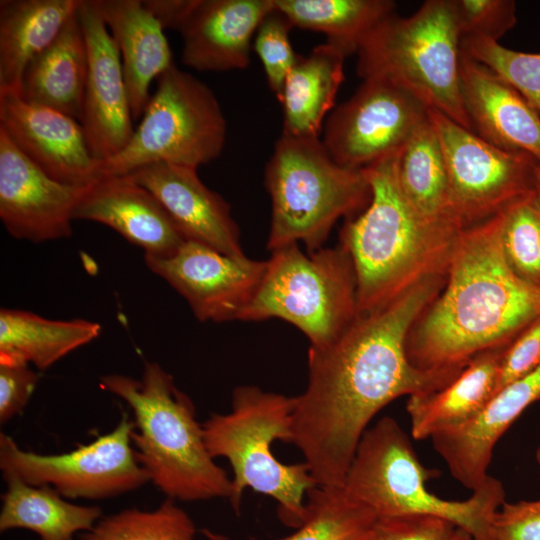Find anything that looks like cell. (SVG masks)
Instances as JSON below:
<instances>
[{"label": "cell", "instance_id": "8", "mask_svg": "<svg viewBox=\"0 0 540 540\" xmlns=\"http://www.w3.org/2000/svg\"><path fill=\"white\" fill-rule=\"evenodd\" d=\"M461 35L449 0H427L408 17L383 19L357 49L362 79L381 78L403 88L428 109L467 130L460 79Z\"/></svg>", "mask_w": 540, "mask_h": 540}, {"label": "cell", "instance_id": "17", "mask_svg": "<svg viewBox=\"0 0 540 540\" xmlns=\"http://www.w3.org/2000/svg\"><path fill=\"white\" fill-rule=\"evenodd\" d=\"M82 189L50 178L0 130V218L13 237L35 243L69 237Z\"/></svg>", "mask_w": 540, "mask_h": 540}, {"label": "cell", "instance_id": "10", "mask_svg": "<svg viewBox=\"0 0 540 540\" xmlns=\"http://www.w3.org/2000/svg\"><path fill=\"white\" fill-rule=\"evenodd\" d=\"M156 81L131 139L99 163L98 177L127 175L159 162L198 169L222 153L227 124L213 91L175 64Z\"/></svg>", "mask_w": 540, "mask_h": 540}, {"label": "cell", "instance_id": "25", "mask_svg": "<svg viewBox=\"0 0 540 540\" xmlns=\"http://www.w3.org/2000/svg\"><path fill=\"white\" fill-rule=\"evenodd\" d=\"M80 0L0 1V95L20 94L29 62L76 14Z\"/></svg>", "mask_w": 540, "mask_h": 540}, {"label": "cell", "instance_id": "19", "mask_svg": "<svg viewBox=\"0 0 540 540\" xmlns=\"http://www.w3.org/2000/svg\"><path fill=\"white\" fill-rule=\"evenodd\" d=\"M73 219L112 228L145 258L170 257L186 241L158 199L127 175L100 176L84 187Z\"/></svg>", "mask_w": 540, "mask_h": 540}, {"label": "cell", "instance_id": "34", "mask_svg": "<svg viewBox=\"0 0 540 540\" xmlns=\"http://www.w3.org/2000/svg\"><path fill=\"white\" fill-rule=\"evenodd\" d=\"M500 242L514 274L540 287V200L536 189L501 211Z\"/></svg>", "mask_w": 540, "mask_h": 540}, {"label": "cell", "instance_id": "6", "mask_svg": "<svg viewBox=\"0 0 540 540\" xmlns=\"http://www.w3.org/2000/svg\"><path fill=\"white\" fill-rule=\"evenodd\" d=\"M432 477L433 471L422 466L399 423L383 417L363 434L343 487L378 518L434 515L451 521L474 540H494L492 520L505 502L501 481L489 475L468 499L450 501L427 489Z\"/></svg>", "mask_w": 540, "mask_h": 540}, {"label": "cell", "instance_id": "31", "mask_svg": "<svg viewBox=\"0 0 540 540\" xmlns=\"http://www.w3.org/2000/svg\"><path fill=\"white\" fill-rule=\"evenodd\" d=\"M293 27L321 32L346 56L356 54L364 38L393 14L391 0H273Z\"/></svg>", "mask_w": 540, "mask_h": 540}, {"label": "cell", "instance_id": "13", "mask_svg": "<svg viewBox=\"0 0 540 540\" xmlns=\"http://www.w3.org/2000/svg\"><path fill=\"white\" fill-rule=\"evenodd\" d=\"M428 110L396 84L366 78L328 115L321 141L339 165L365 169L398 154L428 117Z\"/></svg>", "mask_w": 540, "mask_h": 540}, {"label": "cell", "instance_id": "7", "mask_svg": "<svg viewBox=\"0 0 540 540\" xmlns=\"http://www.w3.org/2000/svg\"><path fill=\"white\" fill-rule=\"evenodd\" d=\"M272 214L267 248L302 242L322 248L335 223L366 208L371 187L365 169L336 163L319 137L282 134L265 169Z\"/></svg>", "mask_w": 540, "mask_h": 540}, {"label": "cell", "instance_id": "23", "mask_svg": "<svg viewBox=\"0 0 540 540\" xmlns=\"http://www.w3.org/2000/svg\"><path fill=\"white\" fill-rule=\"evenodd\" d=\"M121 57L133 120L149 102L150 86L174 63L159 20L142 0H95Z\"/></svg>", "mask_w": 540, "mask_h": 540}, {"label": "cell", "instance_id": "41", "mask_svg": "<svg viewBox=\"0 0 540 540\" xmlns=\"http://www.w3.org/2000/svg\"><path fill=\"white\" fill-rule=\"evenodd\" d=\"M39 375L25 364L0 363V422L6 423L27 405Z\"/></svg>", "mask_w": 540, "mask_h": 540}, {"label": "cell", "instance_id": "18", "mask_svg": "<svg viewBox=\"0 0 540 540\" xmlns=\"http://www.w3.org/2000/svg\"><path fill=\"white\" fill-rule=\"evenodd\" d=\"M127 176L158 199L186 241L246 257L229 204L201 181L197 168L159 162Z\"/></svg>", "mask_w": 540, "mask_h": 540}, {"label": "cell", "instance_id": "44", "mask_svg": "<svg viewBox=\"0 0 540 540\" xmlns=\"http://www.w3.org/2000/svg\"><path fill=\"white\" fill-rule=\"evenodd\" d=\"M535 189L540 200V163L537 165L535 173Z\"/></svg>", "mask_w": 540, "mask_h": 540}, {"label": "cell", "instance_id": "5", "mask_svg": "<svg viewBox=\"0 0 540 540\" xmlns=\"http://www.w3.org/2000/svg\"><path fill=\"white\" fill-rule=\"evenodd\" d=\"M296 398L253 385L234 389L229 413L213 414L203 424L212 458H226L232 468L233 510L239 514L243 493L250 488L278 503V516L298 528L306 517L308 492L317 483L305 462L285 464L272 452L276 440L290 443Z\"/></svg>", "mask_w": 540, "mask_h": 540}, {"label": "cell", "instance_id": "35", "mask_svg": "<svg viewBox=\"0 0 540 540\" xmlns=\"http://www.w3.org/2000/svg\"><path fill=\"white\" fill-rule=\"evenodd\" d=\"M460 47L509 83L540 114V53L515 51L483 37L462 38Z\"/></svg>", "mask_w": 540, "mask_h": 540}, {"label": "cell", "instance_id": "27", "mask_svg": "<svg viewBox=\"0 0 540 540\" xmlns=\"http://www.w3.org/2000/svg\"><path fill=\"white\" fill-rule=\"evenodd\" d=\"M347 56L327 41L308 56H298L289 72L280 103L283 107L282 134L319 137L335 108V99L344 80Z\"/></svg>", "mask_w": 540, "mask_h": 540}, {"label": "cell", "instance_id": "38", "mask_svg": "<svg viewBox=\"0 0 540 540\" xmlns=\"http://www.w3.org/2000/svg\"><path fill=\"white\" fill-rule=\"evenodd\" d=\"M457 526L442 517L408 514L378 518L370 540H449Z\"/></svg>", "mask_w": 540, "mask_h": 540}, {"label": "cell", "instance_id": "12", "mask_svg": "<svg viewBox=\"0 0 540 540\" xmlns=\"http://www.w3.org/2000/svg\"><path fill=\"white\" fill-rule=\"evenodd\" d=\"M133 428L134 422L124 415L110 433L56 455L22 450L10 436L1 433L3 479H17L33 486L49 485L70 499H104L130 492L150 481L132 448Z\"/></svg>", "mask_w": 540, "mask_h": 540}, {"label": "cell", "instance_id": "4", "mask_svg": "<svg viewBox=\"0 0 540 540\" xmlns=\"http://www.w3.org/2000/svg\"><path fill=\"white\" fill-rule=\"evenodd\" d=\"M100 385L132 409L136 458L167 498L229 500L231 479L209 454L194 405L168 372L148 362L141 379L109 374Z\"/></svg>", "mask_w": 540, "mask_h": 540}, {"label": "cell", "instance_id": "24", "mask_svg": "<svg viewBox=\"0 0 540 540\" xmlns=\"http://www.w3.org/2000/svg\"><path fill=\"white\" fill-rule=\"evenodd\" d=\"M507 347L479 353L445 387L409 396L406 411L412 437L431 438L474 420L496 394L499 367Z\"/></svg>", "mask_w": 540, "mask_h": 540}, {"label": "cell", "instance_id": "3", "mask_svg": "<svg viewBox=\"0 0 540 540\" xmlns=\"http://www.w3.org/2000/svg\"><path fill=\"white\" fill-rule=\"evenodd\" d=\"M397 155L365 168L371 200L340 232L355 271L358 315L382 309L426 278L446 276L463 230L416 212L401 190Z\"/></svg>", "mask_w": 540, "mask_h": 540}, {"label": "cell", "instance_id": "16", "mask_svg": "<svg viewBox=\"0 0 540 540\" xmlns=\"http://www.w3.org/2000/svg\"><path fill=\"white\" fill-rule=\"evenodd\" d=\"M0 130L50 178L84 188L98 178L83 128L57 110L32 104L15 94L0 95Z\"/></svg>", "mask_w": 540, "mask_h": 540}, {"label": "cell", "instance_id": "21", "mask_svg": "<svg viewBox=\"0 0 540 540\" xmlns=\"http://www.w3.org/2000/svg\"><path fill=\"white\" fill-rule=\"evenodd\" d=\"M461 97L471 131L540 163V114L509 83L461 52Z\"/></svg>", "mask_w": 540, "mask_h": 540}, {"label": "cell", "instance_id": "45", "mask_svg": "<svg viewBox=\"0 0 540 540\" xmlns=\"http://www.w3.org/2000/svg\"><path fill=\"white\" fill-rule=\"evenodd\" d=\"M536 460H537V463H538V465L540 467V444H539V446H538V448L536 450Z\"/></svg>", "mask_w": 540, "mask_h": 540}, {"label": "cell", "instance_id": "26", "mask_svg": "<svg viewBox=\"0 0 540 540\" xmlns=\"http://www.w3.org/2000/svg\"><path fill=\"white\" fill-rule=\"evenodd\" d=\"M86 75L87 48L76 12L54 41L26 66L19 96L79 121Z\"/></svg>", "mask_w": 540, "mask_h": 540}, {"label": "cell", "instance_id": "42", "mask_svg": "<svg viewBox=\"0 0 540 540\" xmlns=\"http://www.w3.org/2000/svg\"><path fill=\"white\" fill-rule=\"evenodd\" d=\"M144 6L159 20L164 29L177 30L193 0H142Z\"/></svg>", "mask_w": 540, "mask_h": 540}, {"label": "cell", "instance_id": "30", "mask_svg": "<svg viewBox=\"0 0 540 540\" xmlns=\"http://www.w3.org/2000/svg\"><path fill=\"white\" fill-rule=\"evenodd\" d=\"M396 168L403 194L421 217L461 228L450 217L445 159L429 114L398 153Z\"/></svg>", "mask_w": 540, "mask_h": 540}, {"label": "cell", "instance_id": "14", "mask_svg": "<svg viewBox=\"0 0 540 540\" xmlns=\"http://www.w3.org/2000/svg\"><path fill=\"white\" fill-rule=\"evenodd\" d=\"M148 268L188 302L200 321L239 320L264 276L267 261L234 258L185 241L170 257L145 258Z\"/></svg>", "mask_w": 540, "mask_h": 540}, {"label": "cell", "instance_id": "39", "mask_svg": "<svg viewBox=\"0 0 540 540\" xmlns=\"http://www.w3.org/2000/svg\"><path fill=\"white\" fill-rule=\"evenodd\" d=\"M540 366V316L532 321L505 349L497 378L496 393Z\"/></svg>", "mask_w": 540, "mask_h": 540}, {"label": "cell", "instance_id": "9", "mask_svg": "<svg viewBox=\"0 0 540 540\" xmlns=\"http://www.w3.org/2000/svg\"><path fill=\"white\" fill-rule=\"evenodd\" d=\"M357 284L352 260L339 244L305 254L298 244L272 251L261 283L241 321L278 318L322 347L356 318Z\"/></svg>", "mask_w": 540, "mask_h": 540}, {"label": "cell", "instance_id": "36", "mask_svg": "<svg viewBox=\"0 0 540 540\" xmlns=\"http://www.w3.org/2000/svg\"><path fill=\"white\" fill-rule=\"evenodd\" d=\"M289 20L274 9L259 25L253 39V49L258 55L271 91L280 101L286 78L295 65L298 54L292 48Z\"/></svg>", "mask_w": 540, "mask_h": 540}, {"label": "cell", "instance_id": "40", "mask_svg": "<svg viewBox=\"0 0 540 540\" xmlns=\"http://www.w3.org/2000/svg\"><path fill=\"white\" fill-rule=\"evenodd\" d=\"M494 540H540V499L504 502L492 520Z\"/></svg>", "mask_w": 540, "mask_h": 540}, {"label": "cell", "instance_id": "2", "mask_svg": "<svg viewBox=\"0 0 540 540\" xmlns=\"http://www.w3.org/2000/svg\"><path fill=\"white\" fill-rule=\"evenodd\" d=\"M500 227L501 212L459 233L443 289L407 336L415 367L461 372L479 353L510 345L540 316V287L510 269Z\"/></svg>", "mask_w": 540, "mask_h": 540}, {"label": "cell", "instance_id": "43", "mask_svg": "<svg viewBox=\"0 0 540 540\" xmlns=\"http://www.w3.org/2000/svg\"><path fill=\"white\" fill-rule=\"evenodd\" d=\"M449 540H474L473 537L465 530L456 527Z\"/></svg>", "mask_w": 540, "mask_h": 540}, {"label": "cell", "instance_id": "1", "mask_svg": "<svg viewBox=\"0 0 540 540\" xmlns=\"http://www.w3.org/2000/svg\"><path fill=\"white\" fill-rule=\"evenodd\" d=\"M446 276L426 278L387 306L357 315L331 343L308 350V382L296 396L291 442L318 486H343L373 417L398 397L445 387L460 372L410 363L408 333L443 289Z\"/></svg>", "mask_w": 540, "mask_h": 540}, {"label": "cell", "instance_id": "11", "mask_svg": "<svg viewBox=\"0 0 540 540\" xmlns=\"http://www.w3.org/2000/svg\"><path fill=\"white\" fill-rule=\"evenodd\" d=\"M428 114L445 159L450 217L462 229L535 189L539 163L534 158L498 148L436 110Z\"/></svg>", "mask_w": 540, "mask_h": 540}, {"label": "cell", "instance_id": "33", "mask_svg": "<svg viewBox=\"0 0 540 540\" xmlns=\"http://www.w3.org/2000/svg\"><path fill=\"white\" fill-rule=\"evenodd\" d=\"M190 516L167 498L152 510L125 509L101 518L81 540H196Z\"/></svg>", "mask_w": 540, "mask_h": 540}, {"label": "cell", "instance_id": "22", "mask_svg": "<svg viewBox=\"0 0 540 540\" xmlns=\"http://www.w3.org/2000/svg\"><path fill=\"white\" fill-rule=\"evenodd\" d=\"M540 401V366L507 385L471 422L431 437L452 476L474 491L488 477L493 450L506 430L534 402Z\"/></svg>", "mask_w": 540, "mask_h": 540}, {"label": "cell", "instance_id": "37", "mask_svg": "<svg viewBox=\"0 0 540 540\" xmlns=\"http://www.w3.org/2000/svg\"><path fill=\"white\" fill-rule=\"evenodd\" d=\"M462 38L498 41L517 22L512 0H449Z\"/></svg>", "mask_w": 540, "mask_h": 540}, {"label": "cell", "instance_id": "29", "mask_svg": "<svg viewBox=\"0 0 540 540\" xmlns=\"http://www.w3.org/2000/svg\"><path fill=\"white\" fill-rule=\"evenodd\" d=\"M2 496L0 531L27 529L40 540H73L101 519L97 506H82L64 500L49 485L33 486L17 479L7 481Z\"/></svg>", "mask_w": 540, "mask_h": 540}, {"label": "cell", "instance_id": "20", "mask_svg": "<svg viewBox=\"0 0 540 540\" xmlns=\"http://www.w3.org/2000/svg\"><path fill=\"white\" fill-rule=\"evenodd\" d=\"M273 0H193L179 25L182 63L197 71L245 69Z\"/></svg>", "mask_w": 540, "mask_h": 540}, {"label": "cell", "instance_id": "32", "mask_svg": "<svg viewBox=\"0 0 540 540\" xmlns=\"http://www.w3.org/2000/svg\"><path fill=\"white\" fill-rule=\"evenodd\" d=\"M306 510V517L296 531L278 540H370L378 519L343 486L313 487L307 494ZM201 532L208 540H233L206 528Z\"/></svg>", "mask_w": 540, "mask_h": 540}, {"label": "cell", "instance_id": "15", "mask_svg": "<svg viewBox=\"0 0 540 540\" xmlns=\"http://www.w3.org/2000/svg\"><path fill=\"white\" fill-rule=\"evenodd\" d=\"M78 17L87 48V75L80 124L98 163L131 139L133 117L119 50L95 0H80Z\"/></svg>", "mask_w": 540, "mask_h": 540}, {"label": "cell", "instance_id": "28", "mask_svg": "<svg viewBox=\"0 0 540 540\" xmlns=\"http://www.w3.org/2000/svg\"><path fill=\"white\" fill-rule=\"evenodd\" d=\"M100 324L84 319L52 320L35 313L2 308L0 363L33 364L40 370L96 339Z\"/></svg>", "mask_w": 540, "mask_h": 540}]
</instances>
